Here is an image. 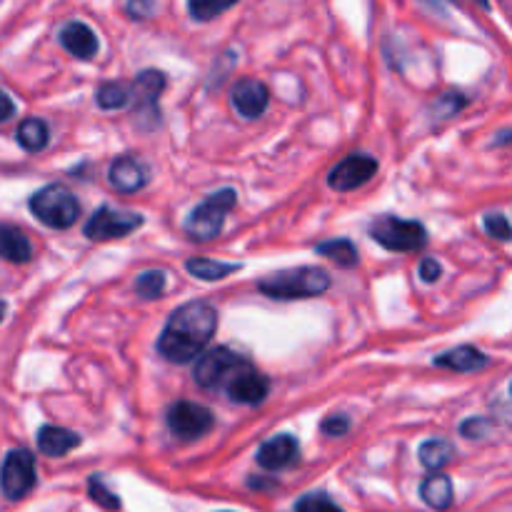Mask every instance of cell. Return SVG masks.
Here are the masks:
<instances>
[{
    "instance_id": "7a4b0ae2",
    "label": "cell",
    "mask_w": 512,
    "mask_h": 512,
    "mask_svg": "<svg viewBox=\"0 0 512 512\" xmlns=\"http://www.w3.org/2000/svg\"><path fill=\"white\" fill-rule=\"evenodd\" d=\"M330 288V275L323 268H293L280 270L270 278L260 280L258 290L275 300H300L323 295Z\"/></svg>"
},
{
    "instance_id": "5bb4252c",
    "label": "cell",
    "mask_w": 512,
    "mask_h": 512,
    "mask_svg": "<svg viewBox=\"0 0 512 512\" xmlns=\"http://www.w3.org/2000/svg\"><path fill=\"white\" fill-rule=\"evenodd\" d=\"M108 180L118 193H138L148 183V168L135 158H118L113 160L108 170Z\"/></svg>"
},
{
    "instance_id": "484cf974",
    "label": "cell",
    "mask_w": 512,
    "mask_h": 512,
    "mask_svg": "<svg viewBox=\"0 0 512 512\" xmlns=\"http://www.w3.org/2000/svg\"><path fill=\"white\" fill-rule=\"evenodd\" d=\"M135 293L143 300H155L165 293V273L163 270H145L135 278Z\"/></svg>"
},
{
    "instance_id": "cb8c5ba5",
    "label": "cell",
    "mask_w": 512,
    "mask_h": 512,
    "mask_svg": "<svg viewBox=\"0 0 512 512\" xmlns=\"http://www.w3.org/2000/svg\"><path fill=\"white\" fill-rule=\"evenodd\" d=\"M315 253L325 255V258H330L333 263H338L340 268H355V265H358V250H355V245L350 243V240L343 238L328 240V243L318 245Z\"/></svg>"
},
{
    "instance_id": "7402d4cb",
    "label": "cell",
    "mask_w": 512,
    "mask_h": 512,
    "mask_svg": "<svg viewBox=\"0 0 512 512\" xmlns=\"http://www.w3.org/2000/svg\"><path fill=\"white\" fill-rule=\"evenodd\" d=\"M420 455V463L425 465L428 470H440L455 458V448L448 443V440H428V443L420 445L418 450Z\"/></svg>"
},
{
    "instance_id": "f546056e",
    "label": "cell",
    "mask_w": 512,
    "mask_h": 512,
    "mask_svg": "<svg viewBox=\"0 0 512 512\" xmlns=\"http://www.w3.org/2000/svg\"><path fill=\"white\" fill-rule=\"evenodd\" d=\"M348 430H350L348 415H328V418L323 420V433L330 435V438H343Z\"/></svg>"
},
{
    "instance_id": "e575fe53",
    "label": "cell",
    "mask_w": 512,
    "mask_h": 512,
    "mask_svg": "<svg viewBox=\"0 0 512 512\" xmlns=\"http://www.w3.org/2000/svg\"><path fill=\"white\" fill-rule=\"evenodd\" d=\"M128 13L135 15V18H143V15H150L153 13V5H138V3H130L128 5Z\"/></svg>"
},
{
    "instance_id": "ba28073f",
    "label": "cell",
    "mask_w": 512,
    "mask_h": 512,
    "mask_svg": "<svg viewBox=\"0 0 512 512\" xmlns=\"http://www.w3.org/2000/svg\"><path fill=\"white\" fill-rule=\"evenodd\" d=\"M215 425V415L208 408L198 403H188V400H178L173 408L168 410V428L175 438L180 440H198L208 435Z\"/></svg>"
},
{
    "instance_id": "d6a6232c",
    "label": "cell",
    "mask_w": 512,
    "mask_h": 512,
    "mask_svg": "<svg viewBox=\"0 0 512 512\" xmlns=\"http://www.w3.org/2000/svg\"><path fill=\"white\" fill-rule=\"evenodd\" d=\"M485 430H488V423H485L483 418H470L468 423L463 425V435H465V438H473V440L480 438Z\"/></svg>"
},
{
    "instance_id": "1f68e13d",
    "label": "cell",
    "mask_w": 512,
    "mask_h": 512,
    "mask_svg": "<svg viewBox=\"0 0 512 512\" xmlns=\"http://www.w3.org/2000/svg\"><path fill=\"white\" fill-rule=\"evenodd\" d=\"M440 273H443V268H440L438 260L425 258L423 263H420V278H423L425 283H435V280L440 278Z\"/></svg>"
},
{
    "instance_id": "8fae6325",
    "label": "cell",
    "mask_w": 512,
    "mask_h": 512,
    "mask_svg": "<svg viewBox=\"0 0 512 512\" xmlns=\"http://www.w3.org/2000/svg\"><path fill=\"white\" fill-rule=\"evenodd\" d=\"M268 393H270L268 378H265V375H260L250 363H245L243 368L233 375V380L228 383V398L233 400V403L258 405V403H263L265 395Z\"/></svg>"
},
{
    "instance_id": "4fadbf2b",
    "label": "cell",
    "mask_w": 512,
    "mask_h": 512,
    "mask_svg": "<svg viewBox=\"0 0 512 512\" xmlns=\"http://www.w3.org/2000/svg\"><path fill=\"white\" fill-rule=\"evenodd\" d=\"M300 455V445L293 435H275L265 440L258 450V465L265 470H283L293 465Z\"/></svg>"
},
{
    "instance_id": "2e32d148",
    "label": "cell",
    "mask_w": 512,
    "mask_h": 512,
    "mask_svg": "<svg viewBox=\"0 0 512 512\" xmlns=\"http://www.w3.org/2000/svg\"><path fill=\"white\" fill-rule=\"evenodd\" d=\"M80 445V435L73 430L55 428V425H43L38 430V448L40 453L48 455V458H63L70 450H75Z\"/></svg>"
},
{
    "instance_id": "f1b7e54d",
    "label": "cell",
    "mask_w": 512,
    "mask_h": 512,
    "mask_svg": "<svg viewBox=\"0 0 512 512\" xmlns=\"http://www.w3.org/2000/svg\"><path fill=\"white\" fill-rule=\"evenodd\" d=\"M485 230H488V235H493L495 240H512V225L500 213H493L485 218Z\"/></svg>"
},
{
    "instance_id": "83f0119b",
    "label": "cell",
    "mask_w": 512,
    "mask_h": 512,
    "mask_svg": "<svg viewBox=\"0 0 512 512\" xmlns=\"http://www.w3.org/2000/svg\"><path fill=\"white\" fill-rule=\"evenodd\" d=\"M295 512H343L328 493H308L295 503Z\"/></svg>"
},
{
    "instance_id": "d590c367",
    "label": "cell",
    "mask_w": 512,
    "mask_h": 512,
    "mask_svg": "<svg viewBox=\"0 0 512 512\" xmlns=\"http://www.w3.org/2000/svg\"><path fill=\"white\" fill-rule=\"evenodd\" d=\"M5 310H8V305H5V300H0V320H3Z\"/></svg>"
},
{
    "instance_id": "d4e9b609",
    "label": "cell",
    "mask_w": 512,
    "mask_h": 512,
    "mask_svg": "<svg viewBox=\"0 0 512 512\" xmlns=\"http://www.w3.org/2000/svg\"><path fill=\"white\" fill-rule=\"evenodd\" d=\"M133 100L130 95V88L123 83H103L98 90H95V103L103 110H118L125 108V105Z\"/></svg>"
},
{
    "instance_id": "603a6c76",
    "label": "cell",
    "mask_w": 512,
    "mask_h": 512,
    "mask_svg": "<svg viewBox=\"0 0 512 512\" xmlns=\"http://www.w3.org/2000/svg\"><path fill=\"white\" fill-rule=\"evenodd\" d=\"M190 275L200 280H220L230 273H238L240 265L235 263H220V260H210V258H188L185 263Z\"/></svg>"
},
{
    "instance_id": "30bf717a",
    "label": "cell",
    "mask_w": 512,
    "mask_h": 512,
    "mask_svg": "<svg viewBox=\"0 0 512 512\" xmlns=\"http://www.w3.org/2000/svg\"><path fill=\"white\" fill-rule=\"evenodd\" d=\"M378 170V160L370 155H348L343 163L335 165L328 175V185L338 193H348V190L360 188L368 183Z\"/></svg>"
},
{
    "instance_id": "52a82bcc",
    "label": "cell",
    "mask_w": 512,
    "mask_h": 512,
    "mask_svg": "<svg viewBox=\"0 0 512 512\" xmlns=\"http://www.w3.org/2000/svg\"><path fill=\"white\" fill-rule=\"evenodd\" d=\"M140 225H143V215L128 213V210H113L108 205H103V208H98L90 215L83 233L85 238L95 240V243H105V240L125 238L133 230H138Z\"/></svg>"
},
{
    "instance_id": "e0dca14e",
    "label": "cell",
    "mask_w": 512,
    "mask_h": 512,
    "mask_svg": "<svg viewBox=\"0 0 512 512\" xmlns=\"http://www.w3.org/2000/svg\"><path fill=\"white\" fill-rule=\"evenodd\" d=\"M435 365L438 368L455 370V373H475V370H483L488 365V358L478 348H473V345H460V348L438 355Z\"/></svg>"
},
{
    "instance_id": "8992f818",
    "label": "cell",
    "mask_w": 512,
    "mask_h": 512,
    "mask_svg": "<svg viewBox=\"0 0 512 512\" xmlns=\"http://www.w3.org/2000/svg\"><path fill=\"white\" fill-rule=\"evenodd\" d=\"M35 488V460L25 448H15L5 455L0 468V490L5 500H23Z\"/></svg>"
},
{
    "instance_id": "ffe728a7",
    "label": "cell",
    "mask_w": 512,
    "mask_h": 512,
    "mask_svg": "<svg viewBox=\"0 0 512 512\" xmlns=\"http://www.w3.org/2000/svg\"><path fill=\"white\" fill-rule=\"evenodd\" d=\"M15 138H18V145L23 150H28V153H40V150L48 145L50 130L40 118H28L18 125Z\"/></svg>"
},
{
    "instance_id": "3957f363",
    "label": "cell",
    "mask_w": 512,
    "mask_h": 512,
    "mask_svg": "<svg viewBox=\"0 0 512 512\" xmlns=\"http://www.w3.org/2000/svg\"><path fill=\"white\" fill-rule=\"evenodd\" d=\"M235 200H238L235 190L223 188L210 195L198 208L190 210L188 220H185V233H188V238L195 240V243H208V240H213L223 230L225 218L235 208Z\"/></svg>"
},
{
    "instance_id": "4316f807",
    "label": "cell",
    "mask_w": 512,
    "mask_h": 512,
    "mask_svg": "<svg viewBox=\"0 0 512 512\" xmlns=\"http://www.w3.org/2000/svg\"><path fill=\"white\" fill-rule=\"evenodd\" d=\"M88 493H90V498L100 505V508H105V510L120 508V498L118 495L110 493L108 485L103 483V478H100V475H93V478L88 480Z\"/></svg>"
},
{
    "instance_id": "277c9868",
    "label": "cell",
    "mask_w": 512,
    "mask_h": 512,
    "mask_svg": "<svg viewBox=\"0 0 512 512\" xmlns=\"http://www.w3.org/2000/svg\"><path fill=\"white\" fill-rule=\"evenodd\" d=\"M30 213L48 228L65 230L78 220L80 203L65 185H45L30 198Z\"/></svg>"
},
{
    "instance_id": "9c48e42d",
    "label": "cell",
    "mask_w": 512,
    "mask_h": 512,
    "mask_svg": "<svg viewBox=\"0 0 512 512\" xmlns=\"http://www.w3.org/2000/svg\"><path fill=\"white\" fill-rule=\"evenodd\" d=\"M245 365V360L240 355H235L228 348H215L210 353H205L203 358L195 365V380H198L200 388H218V385L230 383L233 375L238 373Z\"/></svg>"
},
{
    "instance_id": "6da1fadb",
    "label": "cell",
    "mask_w": 512,
    "mask_h": 512,
    "mask_svg": "<svg viewBox=\"0 0 512 512\" xmlns=\"http://www.w3.org/2000/svg\"><path fill=\"white\" fill-rule=\"evenodd\" d=\"M218 330V310L205 300L185 303L170 315L158 338V353L170 363L185 365L198 358Z\"/></svg>"
},
{
    "instance_id": "ac0fdd59",
    "label": "cell",
    "mask_w": 512,
    "mask_h": 512,
    "mask_svg": "<svg viewBox=\"0 0 512 512\" xmlns=\"http://www.w3.org/2000/svg\"><path fill=\"white\" fill-rule=\"evenodd\" d=\"M0 258H5L8 263H28L33 258V245H30L28 235L13 225L0 223Z\"/></svg>"
},
{
    "instance_id": "836d02e7",
    "label": "cell",
    "mask_w": 512,
    "mask_h": 512,
    "mask_svg": "<svg viewBox=\"0 0 512 512\" xmlns=\"http://www.w3.org/2000/svg\"><path fill=\"white\" fill-rule=\"evenodd\" d=\"M13 113H15L13 100H10L8 95H5L3 90H0V123H3V120H8Z\"/></svg>"
},
{
    "instance_id": "8d00e7d4",
    "label": "cell",
    "mask_w": 512,
    "mask_h": 512,
    "mask_svg": "<svg viewBox=\"0 0 512 512\" xmlns=\"http://www.w3.org/2000/svg\"><path fill=\"white\" fill-rule=\"evenodd\" d=\"M510 393H512V388H510Z\"/></svg>"
},
{
    "instance_id": "4dcf8cb0",
    "label": "cell",
    "mask_w": 512,
    "mask_h": 512,
    "mask_svg": "<svg viewBox=\"0 0 512 512\" xmlns=\"http://www.w3.org/2000/svg\"><path fill=\"white\" fill-rule=\"evenodd\" d=\"M190 8V15H193L195 20H210V18H215V15H220V13H225V10L230 8V5H218V3H190L188 5Z\"/></svg>"
},
{
    "instance_id": "d6986e66",
    "label": "cell",
    "mask_w": 512,
    "mask_h": 512,
    "mask_svg": "<svg viewBox=\"0 0 512 512\" xmlns=\"http://www.w3.org/2000/svg\"><path fill=\"white\" fill-rule=\"evenodd\" d=\"M420 495L433 510H448L453 505V483L448 475L435 473L420 485Z\"/></svg>"
},
{
    "instance_id": "5b68a950",
    "label": "cell",
    "mask_w": 512,
    "mask_h": 512,
    "mask_svg": "<svg viewBox=\"0 0 512 512\" xmlns=\"http://www.w3.org/2000/svg\"><path fill=\"white\" fill-rule=\"evenodd\" d=\"M370 235L385 250H393V253H413V250H420L428 243V230L418 220H403L393 218V215L373 220Z\"/></svg>"
},
{
    "instance_id": "44dd1931",
    "label": "cell",
    "mask_w": 512,
    "mask_h": 512,
    "mask_svg": "<svg viewBox=\"0 0 512 512\" xmlns=\"http://www.w3.org/2000/svg\"><path fill=\"white\" fill-rule=\"evenodd\" d=\"M165 88V75L158 70H143V73L135 78V100L138 105H155V100L160 98Z\"/></svg>"
},
{
    "instance_id": "9a60e30c",
    "label": "cell",
    "mask_w": 512,
    "mask_h": 512,
    "mask_svg": "<svg viewBox=\"0 0 512 512\" xmlns=\"http://www.w3.org/2000/svg\"><path fill=\"white\" fill-rule=\"evenodd\" d=\"M60 45L78 60H90L98 53V38L80 20H70V23H65L60 28Z\"/></svg>"
},
{
    "instance_id": "7c38bea8",
    "label": "cell",
    "mask_w": 512,
    "mask_h": 512,
    "mask_svg": "<svg viewBox=\"0 0 512 512\" xmlns=\"http://www.w3.org/2000/svg\"><path fill=\"white\" fill-rule=\"evenodd\" d=\"M270 103V90L263 80L243 78L233 88V105L243 118L255 120L268 110Z\"/></svg>"
}]
</instances>
